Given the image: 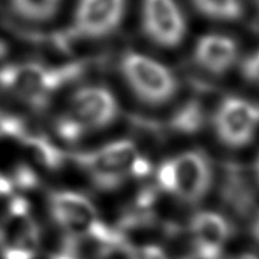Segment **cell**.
Returning a JSON list of instances; mask_svg holds the SVG:
<instances>
[{
	"label": "cell",
	"mask_w": 259,
	"mask_h": 259,
	"mask_svg": "<svg viewBox=\"0 0 259 259\" xmlns=\"http://www.w3.org/2000/svg\"><path fill=\"white\" fill-rule=\"evenodd\" d=\"M176 167L175 195L181 202L195 205L208 195L213 181L210 159L201 149H191L173 158Z\"/></svg>",
	"instance_id": "obj_10"
},
{
	"label": "cell",
	"mask_w": 259,
	"mask_h": 259,
	"mask_svg": "<svg viewBox=\"0 0 259 259\" xmlns=\"http://www.w3.org/2000/svg\"><path fill=\"white\" fill-rule=\"evenodd\" d=\"M259 127V106L240 96H226L216 107V137L229 148H242L253 140Z\"/></svg>",
	"instance_id": "obj_8"
},
{
	"label": "cell",
	"mask_w": 259,
	"mask_h": 259,
	"mask_svg": "<svg viewBox=\"0 0 259 259\" xmlns=\"http://www.w3.org/2000/svg\"><path fill=\"white\" fill-rule=\"evenodd\" d=\"M127 12V0H78L73 13V35L101 39L116 32Z\"/></svg>",
	"instance_id": "obj_9"
},
{
	"label": "cell",
	"mask_w": 259,
	"mask_h": 259,
	"mask_svg": "<svg viewBox=\"0 0 259 259\" xmlns=\"http://www.w3.org/2000/svg\"><path fill=\"white\" fill-rule=\"evenodd\" d=\"M236 259H259L258 255H255V253H241L240 256H237Z\"/></svg>",
	"instance_id": "obj_26"
},
{
	"label": "cell",
	"mask_w": 259,
	"mask_h": 259,
	"mask_svg": "<svg viewBox=\"0 0 259 259\" xmlns=\"http://www.w3.org/2000/svg\"><path fill=\"white\" fill-rule=\"evenodd\" d=\"M251 234H252L253 240L259 244V212L253 216L252 225H251Z\"/></svg>",
	"instance_id": "obj_24"
},
{
	"label": "cell",
	"mask_w": 259,
	"mask_h": 259,
	"mask_svg": "<svg viewBox=\"0 0 259 259\" xmlns=\"http://www.w3.org/2000/svg\"><path fill=\"white\" fill-rule=\"evenodd\" d=\"M63 0H10L13 13L28 23H46L55 17Z\"/></svg>",
	"instance_id": "obj_17"
},
{
	"label": "cell",
	"mask_w": 259,
	"mask_h": 259,
	"mask_svg": "<svg viewBox=\"0 0 259 259\" xmlns=\"http://www.w3.org/2000/svg\"><path fill=\"white\" fill-rule=\"evenodd\" d=\"M141 27L153 45L176 49L186 40L188 24L177 0H141Z\"/></svg>",
	"instance_id": "obj_7"
},
{
	"label": "cell",
	"mask_w": 259,
	"mask_h": 259,
	"mask_svg": "<svg viewBox=\"0 0 259 259\" xmlns=\"http://www.w3.org/2000/svg\"><path fill=\"white\" fill-rule=\"evenodd\" d=\"M205 124V110L201 102L191 99L183 103L170 117L169 128L184 134V136H192L198 131H201Z\"/></svg>",
	"instance_id": "obj_16"
},
{
	"label": "cell",
	"mask_w": 259,
	"mask_h": 259,
	"mask_svg": "<svg viewBox=\"0 0 259 259\" xmlns=\"http://www.w3.org/2000/svg\"><path fill=\"white\" fill-rule=\"evenodd\" d=\"M120 73L134 96L148 106H163L179 90L173 70L147 53L125 52L120 59Z\"/></svg>",
	"instance_id": "obj_5"
},
{
	"label": "cell",
	"mask_w": 259,
	"mask_h": 259,
	"mask_svg": "<svg viewBox=\"0 0 259 259\" xmlns=\"http://www.w3.org/2000/svg\"><path fill=\"white\" fill-rule=\"evenodd\" d=\"M48 206L52 219L66 236L91 237L125 255L134 247L116 226L112 227L102 220L95 203L81 192L70 190L49 192Z\"/></svg>",
	"instance_id": "obj_2"
},
{
	"label": "cell",
	"mask_w": 259,
	"mask_h": 259,
	"mask_svg": "<svg viewBox=\"0 0 259 259\" xmlns=\"http://www.w3.org/2000/svg\"><path fill=\"white\" fill-rule=\"evenodd\" d=\"M253 3H255V6L256 7H259V0H252Z\"/></svg>",
	"instance_id": "obj_27"
},
{
	"label": "cell",
	"mask_w": 259,
	"mask_h": 259,
	"mask_svg": "<svg viewBox=\"0 0 259 259\" xmlns=\"http://www.w3.org/2000/svg\"><path fill=\"white\" fill-rule=\"evenodd\" d=\"M192 255L188 259H222L223 247L233 237V225L214 210H199L190 220Z\"/></svg>",
	"instance_id": "obj_11"
},
{
	"label": "cell",
	"mask_w": 259,
	"mask_h": 259,
	"mask_svg": "<svg viewBox=\"0 0 259 259\" xmlns=\"http://www.w3.org/2000/svg\"><path fill=\"white\" fill-rule=\"evenodd\" d=\"M127 259H169V255L156 244H144L130 248Z\"/></svg>",
	"instance_id": "obj_20"
},
{
	"label": "cell",
	"mask_w": 259,
	"mask_h": 259,
	"mask_svg": "<svg viewBox=\"0 0 259 259\" xmlns=\"http://www.w3.org/2000/svg\"><path fill=\"white\" fill-rule=\"evenodd\" d=\"M14 190L12 180H10V176L3 175L0 171V198L2 197H10Z\"/></svg>",
	"instance_id": "obj_22"
},
{
	"label": "cell",
	"mask_w": 259,
	"mask_h": 259,
	"mask_svg": "<svg viewBox=\"0 0 259 259\" xmlns=\"http://www.w3.org/2000/svg\"><path fill=\"white\" fill-rule=\"evenodd\" d=\"M118 113V102L112 91L103 85H85L70 96L67 109L55 121V130L63 141L74 144L112 125Z\"/></svg>",
	"instance_id": "obj_3"
},
{
	"label": "cell",
	"mask_w": 259,
	"mask_h": 259,
	"mask_svg": "<svg viewBox=\"0 0 259 259\" xmlns=\"http://www.w3.org/2000/svg\"><path fill=\"white\" fill-rule=\"evenodd\" d=\"M202 17L219 23H236L244 16L242 0H191Z\"/></svg>",
	"instance_id": "obj_15"
},
{
	"label": "cell",
	"mask_w": 259,
	"mask_h": 259,
	"mask_svg": "<svg viewBox=\"0 0 259 259\" xmlns=\"http://www.w3.org/2000/svg\"><path fill=\"white\" fill-rule=\"evenodd\" d=\"M31 162L48 171H55L66 163V153L51 138L44 134L27 130L17 140Z\"/></svg>",
	"instance_id": "obj_14"
},
{
	"label": "cell",
	"mask_w": 259,
	"mask_h": 259,
	"mask_svg": "<svg viewBox=\"0 0 259 259\" xmlns=\"http://www.w3.org/2000/svg\"><path fill=\"white\" fill-rule=\"evenodd\" d=\"M253 176H255V179L259 183V155L258 158L255 159V166H253Z\"/></svg>",
	"instance_id": "obj_25"
},
{
	"label": "cell",
	"mask_w": 259,
	"mask_h": 259,
	"mask_svg": "<svg viewBox=\"0 0 259 259\" xmlns=\"http://www.w3.org/2000/svg\"><path fill=\"white\" fill-rule=\"evenodd\" d=\"M192 59L202 71L220 77L237 64L240 45L230 35L206 32L199 35L192 46Z\"/></svg>",
	"instance_id": "obj_13"
},
{
	"label": "cell",
	"mask_w": 259,
	"mask_h": 259,
	"mask_svg": "<svg viewBox=\"0 0 259 259\" xmlns=\"http://www.w3.org/2000/svg\"><path fill=\"white\" fill-rule=\"evenodd\" d=\"M240 70L247 82L259 87V48L242 60Z\"/></svg>",
	"instance_id": "obj_21"
},
{
	"label": "cell",
	"mask_w": 259,
	"mask_h": 259,
	"mask_svg": "<svg viewBox=\"0 0 259 259\" xmlns=\"http://www.w3.org/2000/svg\"><path fill=\"white\" fill-rule=\"evenodd\" d=\"M10 180L14 188L18 187L21 190H32L39 184V177L36 175V171L32 169V166L27 163L17 164L10 176Z\"/></svg>",
	"instance_id": "obj_18"
},
{
	"label": "cell",
	"mask_w": 259,
	"mask_h": 259,
	"mask_svg": "<svg viewBox=\"0 0 259 259\" xmlns=\"http://www.w3.org/2000/svg\"><path fill=\"white\" fill-rule=\"evenodd\" d=\"M156 184L159 190L166 194H175L176 190V167L173 159H166L159 164L156 170Z\"/></svg>",
	"instance_id": "obj_19"
},
{
	"label": "cell",
	"mask_w": 259,
	"mask_h": 259,
	"mask_svg": "<svg viewBox=\"0 0 259 259\" xmlns=\"http://www.w3.org/2000/svg\"><path fill=\"white\" fill-rule=\"evenodd\" d=\"M140 156V149L133 140H117L92 151L73 153L71 160L98 190L114 191L133 179Z\"/></svg>",
	"instance_id": "obj_4"
},
{
	"label": "cell",
	"mask_w": 259,
	"mask_h": 259,
	"mask_svg": "<svg viewBox=\"0 0 259 259\" xmlns=\"http://www.w3.org/2000/svg\"><path fill=\"white\" fill-rule=\"evenodd\" d=\"M219 197L237 218H249L256 206V191L245 167L236 160H226L220 169Z\"/></svg>",
	"instance_id": "obj_12"
},
{
	"label": "cell",
	"mask_w": 259,
	"mask_h": 259,
	"mask_svg": "<svg viewBox=\"0 0 259 259\" xmlns=\"http://www.w3.org/2000/svg\"><path fill=\"white\" fill-rule=\"evenodd\" d=\"M49 259H81L77 255H74L73 252H70L67 248H64L63 245L57 248V251H55L53 253H51Z\"/></svg>",
	"instance_id": "obj_23"
},
{
	"label": "cell",
	"mask_w": 259,
	"mask_h": 259,
	"mask_svg": "<svg viewBox=\"0 0 259 259\" xmlns=\"http://www.w3.org/2000/svg\"><path fill=\"white\" fill-rule=\"evenodd\" d=\"M40 244V229L31 216L29 202L16 195L0 218V258L35 259Z\"/></svg>",
	"instance_id": "obj_6"
},
{
	"label": "cell",
	"mask_w": 259,
	"mask_h": 259,
	"mask_svg": "<svg viewBox=\"0 0 259 259\" xmlns=\"http://www.w3.org/2000/svg\"><path fill=\"white\" fill-rule=\"evenodd\" d=\"M85 71L79 62L48 66L38 62L7 64L0 68V90L10 94L32 110H44L52 96Z\"/></svg>",
	"instance_id": "obj_1"
}]
</instances>
